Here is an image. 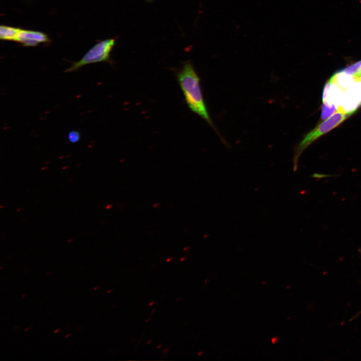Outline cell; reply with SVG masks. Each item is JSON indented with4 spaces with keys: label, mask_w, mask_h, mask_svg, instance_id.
<instances>
[{
    "label": "cell",
    "mask_w": 361,
    "mask_h": 361,
    "mask_svg": "<svg viewBox=\"0 0 361 361\" xmlns=\"http://www.w3.org/2000/svg\"><path fill=\"white\" fill-rule=\"evenodd\" d=\"M177 78L189 108L216 131L203 98L200 78L192 64L186 62L177 73Z\"/></svg>",
    "instance_id": "1"
},
{
    "label": "cell",
    "mask_w": 361,
    "mask_h": 361,
    "mask_svg": "<svg viewBox=\"0 0 361 361\" xmlns=\"http://www.w3.org/2000/svg\"><path fill=\"white\" fill-rule=\"evenodd\" d=\"M356 109L350 111H345L341 106L329 118L316 126L308 132L298 144L294 151L293 159V170L296 171L298 168V164L300 156L303 151L316 139L338 126L346 119L355 112Z\"/></svg>",
    "instance_id": "2"
},
{
    "label": "cell",
    "mask_w": 361,
    "mask_h": 361,
    "mask_svg": "<svg viewBox=\"0 0 361 361\" xmlns=\"http://www.w3.org/2000/svg\"><path fill=\"white\" fill-rule=\"evenodd\" d=\"M115 43V39H107L100 41L89 50L78 61L73 63L65 72L77 70L83 66L100 62L109 61L110 54Z\"/></svg>",
    "instance_id": "3"
},
{
    "label": "cell",
    "mask_w": 361,
    "mask_h": 361,
    "mask_svg": "<svg viewBox=\"0 0 361 361\" xmlns=\"http://www.w3.org/2000/svg\"><path fill=\"white\" fill-rule=\"evenodd\" d=\"M49 41L48 36L43 32L23 29L20 30L16 40V41L26 47L36 46Z\"/></svg>",
    "instance_id": "4"
},
{
    "label": "cell",
    "mask_w": 361,
    "mask_h": 361,
    "mask_svg": "<svg viewBox=\"0 0 361 361\" xmlns=\"http://www.w3.org/2000/svg\"><path fill=\"white\" fill-rule=\"evenodd\" d=\"M21 29L2 25L0 27V39L5 41H15Z\"/></svg>",
    "instance_id": "5"
},
{
    "label": "cell",
    "mask_w": 361,
    "mask_h": 361,
    "mask_svg": "<svg viewBox=\"0 0 361 361\" xmlns=\"http://www.w3.org/2000/svg\"><path fill=\"white\" fill-rule=\"evenodd\" d=\"M333 104L329 105L327 103L323 101L322 105L321 117L322 120H325L331 116L336 110Z\"/></svg>",
    "instance_id": "6"
},
{
    "label": "cell",
    "mask_w": 361,
    "mask_h": 361,
    "mask_svg": "<svg viewBox=\"0 0 361 361\" xmlns=\"http://www.w3.org/2000/svg\"><path fill=\"white\" fill-rule=\"evenodd\" d=\"M361 67V60L353 63L337 72L349 75L351 76L356 73Z\"/></svg>",
    "instance_id": "7"
},
{
    "label": "cell",
    "mask_w": 361,
    "mask_h": 361,
    "mask_svg": "<svg viewBox=\"0 0 361 361\" xmlns=\"http://www.w3.org/2000/svg\"><path fill=\"white\" fill-rule=\"evenodd\" d=\"M67 138L70 142L76 143L81 138L80 133L77 130H71L68 133Z\"/></svg>",
    "instance_id": "8"
},
{
    "label": "cell",
    "mask_w": 361,
    "mask_h": 361,
    "mask_svg": "<svg viewBox=\"0 0 361 361\" xmlns=\"http://www.w3.org/2000/svg\"><path fill=\"white\" fill-rule=\"evenodd\" d=\"M352 77L355 79H358L361 77V67L358 72L352 76Z\"/></svg>",
    "instance_id": "9"
},
{
    "label": "cell",
    "mask_w": 361,
    "mask_h": 361,
    "mask_svg": "<svg viewBox=\"0 0 361 361\" xmlns=\"http://www.w3.org/2000/svg\"><path fill=\"white\" fill-rule=\"evenodd\" d=\"M277 337H274L272 338L271 339V342L273 344H275L277 342Z\"/></svg>",
    "instance_id": "10"
},
{
    "label": "cell",
    "mask_w": 361,
    "mask_h": 361,
    "mask_svg": "<svg viewBox=\"0 0 361 361\" xmlns=\"http://www.w3.org/2000/svg\"><path fill=\"white\" fill-rule=\"evenodd\" d=\"M60 330H61V329L59 328V329H57L55 330L54 332L55 333H58V332L59 331H60Z\"/></svg>",
    "instance_id": "11"
},
{
    "label": "cell",
    "mask_w": 361,
    "mask_h": 361,
    "mask_svg": "<svg viewBox=\"0 0 361 361\" xmlns=\"http://www.w3.org/2000/svg\"><path fill=\"white\" fill-rule=\"evenodd\" d=\"M70 335H71V333H69V334H67V335H66L65 337L66 338V337L70 336Z\"/></svg>",
    "instance_id": "12"
},
{
    "label": "cell",
    "mask_w": 361,
    "mask_h": 361,
    "mask_svg": "<svg viewBox=\"0 0 361 361\" xmlns=\"http://www.w3.org/2000/svg\"><path fill=\"white\" fill-rule=\"evenodd\" d=\"M99 288V286H97V287H95L93 289H94V290H96V289H98Z\"/></svg>",
    "instance_id": "13"
},
{
    "label": "cell",
    "mask_w": 361,
    "mask_h": 361,
    "mask_svg": "<svg viewBox=\"0 0 361 361\" xmlns=\"http://www.w3.org/2000/svg\"><path fill=\"white\" fill-rule=\"evenodd\" d=\"M30 328H31V327L27 328H26V329H25V331H26L27 330H29V329H30Z\"/></svg>",
    "instance_id": "14"
},
{
    "label": "cell",
    "mask_w": 361,
    "mask_h": 361,
    "mask_svg": "<svg viewBox=\"0 0 361 361\" xmlns=\"http://www.w3.org/2000/svg\"><path fill=\"white\" fill-rule=\"evenodd\" d=\"M154 303V302H151L149 304V305H151V304H153Z\"/></svg>",
    "instance_id": "15"
},
{
    "label": "cell",
    "mask_w": 361,
    "mask_h": 361,
    "mask_svg": "<svg viewBox=\"0 0 361 361\" xmlns=\"http://www.w3.org/2000/svg\"><path fill=\"white\" fill-rule=\"evenodd\" d=\"M112 291H113L112 290H110L108 291L107 292L110 293V292H111Z\"/></svg>",
    "instance_id": "16"
},
{
    "label": "cell",
    "mask_w": 361,
    "mask_h": 361,
    "mask_svg": "<svg viewBox=\"0 0 361 361\" xmlns=\"http://www.w3.org/2000/svg\"><path fill=\"white\" fill-rule=\"evenodd\" d=\"M26 295H27V294L23 295L22 296V297H25V296H26Z\"/></svg>",
    "instance_id": "17"
},
{
    "label": "cell",
    "mask_w": 361,
    "mask_h": 361,
    "mask_svg": "<svg viewBox=\"0 0 361 361\" xmlns=\"http://www.w3.org/2000/svg\"><path fill=\"white\" fill-rule=\"evenodd\" d=\"M51 274V273H50V272H49V273H48L47 274H46V275H49V274Z\"/></svg>",
    "instance_id": "18"
},
{
    "label": "cell",
    "mask_w": 361,
    "mask_h": 361,
    "mask_svg": "<svg viewBox=\"0 0 361 361\" xmlns=\"http://www.w3.org/2000/svg\"><path fill=\"white\" fill-rule=\"evenodd\" d=\"M146 1H147L148 2H151V1H152V0H146Z\"/></svg>",
    "instance_id": "19"
},
{
    "label": "cell",
    "mask_w": 361,
    "mask_h": 361,
    "mask_svg": "<svg viewBox=\"0 0 361 361\" xmlns=\"http://www.w3.org/2000/svg\"><path fill=\"white\" fill-rule=\"evenodd\" d=\"M359 252H360V254H361V249H360V250H359Z\"/></svg>",
    "instance_id": "20"
},
{
    "label": "cell",
    "mask_w": 361,
    "mask_h": 361,
    "mask_svg": "<svg viewBox=\"0 0 361 361\" xmlns=\"http://www.w3.org/2000/svg\"><path fill=\"white\" fill-rule=\"evenodd\" d=\"M358 79V80H361V77H360V78ZM360 105H361V104H360Z\"/></svg>",
    "instance_id": "21"
}]
</instances>
